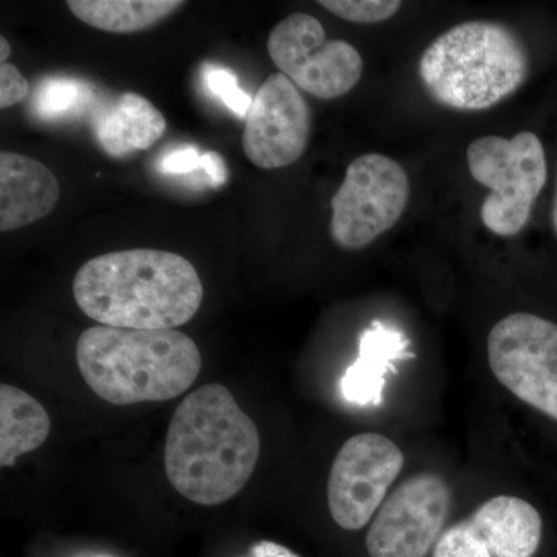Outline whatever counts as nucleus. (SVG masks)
<instances>
[{
	"label": "nucleus",
	"mask_w": 557,
	"mask_h": 557,
	"mask_svg": "<svg viewBox=\"0 0 557 557\" xmlns=\"http://www.w3.org/2000/svg\"><path fill=\"white\" fill-rule=\"evenodd\" d=\"M260 456L255 421L222 384L190 392L168 429L164 469L175 491L194 504L215 507L237 496Z\"/></svg>",
	"instance_id": "obj_1"
},
{
	"label": "nucleus",
	"mask_w": 557,
	"mask_h": 557,
	"mask_svg": "<svg viewBox=\"0 0 557 557\" xmlns=\"http://www.w3.org/2000/svg\"><path fill=\"white\" fill-rule=\"evenodd\" d=\"M208 153H199L196 148H182L171 152L161 161V171L168 174H188L193 171H207Z\"/></svg>",
	"instance_id": "obj_23"
},
{
	"label": "nucleus",
	"mask_w": 557,
	"mask_h": 557,
	"mask_svg": "<svg viewBox=\"0 0 557 557\" xmlns=\"http://www.w3.org/2000/svg\"><path fill=\"white\" fill-rule=\"evenodd\" d=\"M51 421L38 399L10 384L0 386V467L40 448L49 438Z\"/></svg>",
	"instance_id": "obj_16"
},
{
	"label": "nucleus",
	"mask_w": 557,
	"mask_h": 557,
	"mask_svg": "<svg viewBox=\"0 0 557 557\" xmlns=\"http://www.w3.org/2000/svg\"><path fill=\"white\" fill-rule=\"evenodd\" d=\"M89 97L90 90L81 81L47 79L39 86L35 109L44 119H64L70 113L81 110Z\"/></svg>",
	"instance_id": "obj_18"
},
{
	"label": "nucleus",
	"mask_w": 557,
	"mask_h": 557,
	"mask_svg": "<svg viewBox=\"0 0 557 557\" xmlns=\"http://www.w3.org/2000/svg\"><path fill=\"white\" fill-rule=\"evenodd\" d=\"M494 376L520 401L557 420V324L536 314L512 313L487 336Z\"/></svg>",
	"instance_id": "obj_7"
},
{
	"label": "nucleus",
	"mask_w": 557,
	"mask_h": 557,
	"mask_svg": "<svg viewBox=\"0 0 557 557\" xmlns=\"http://www.w3.org/2000/svg\"><path fill=\"white\" fill-rule=\"evenodd\" d=\"M319 5L344 21L379 24L394 17L403 3L399 0H321Z\"/></svg>",
	"instance_id": "obj_19"
},
{
	"label": "nucleus",
	"mask_w": 557,
	"mask_h": 557,
	"mask_svg": "<svg viewBox=\"0 0 557 557\" xmlns=\"http://www.w3.org/2000/svg\"><path fill=\"white\" fill-rule=\"evenodd\" d=\"M468 520L494 557H533L541 545V515L523 498H490Z\"/></svg>",
	"instance_id": "obj_14"
},
{
	"label": "nucleus",
	"mask_w": 557,
	"mask_h": 557,
	"mask_svg": "<svg viewBox=\"0 0 557 557\" xmlns=\"http://www.w3.org/2000/svg\"><path fill=\"white\" fill-rule=\"evenodd\" d=\"M30 94V84L16 65L0 64V108H13Z\"/></svg>",
	"instance_id": "obj_22"
},
{
	"label": "nucleus",
	"mask_w": 557,
	"mask_h": 557,
	"mask_svg": "<svg viewBox=\"0 0 557 557\" xmlns=\"http://www.w3.org/2000/svg\"><path fill=\"white\" fill-rule=\"evenodd\" d=\"M410 341L405 333L388 327L383 321H373L359 336L358 358L341 380V394L357 406L383 405L386 376L397 372L394 364L413 358Z\"/></svg>",
	"instance_id": "obj_13"
},
{
	"label": "nucleus",
	"mask_w": 557,
	"mask_h": 557,
	"mask_svg": "<svg viewBox=\"0 0 557 557\" xmlns=\"http://www.w3.org/2000/svg\"><path fill=\"white\" fill-rule=\"evenodd\" d=\"M553 226H555V231L557 234V188H556V196H555V203H553Z\"/></svg>",
	"instance_id": "obj_26"
},
{
	"label": "nucleus",
	"mask_w": 557,
	"mask_h": 557,
	"mask_svg": "<svg viewBox=\"0 0 557 557\" xmlns=\"http://www.w3.org/2000/svg\"><path fill=\"white\" fill-rule=\"evenodd\" d=\"M434 557H494L468 519L443 531L434 548Z\"/></svg>",
	"instance_id": "obj_20"
},
{
	"label": "nucleus",
	"mask_w": 557,
	"mask_h": 557,
	"mask_svg": "<svg viewBox=\"0 0 557 557\" xmlns=\"http://www.w3.org/2000/svg\"><path fill=\"white\" fill-rule=\"evenodd\" d=\"M467 161L472 178L490 189L480 208L483 225L496 236H518L548 178L541 139L528 131L509 139L482 137L469 145Z\"/></svg>",
	"instance_id": "obj_5"
},
{
	"label": "nucleus",
	"mask_w": 557,
	"mask_h": 557,
	"mask_svg": "<svg viewBox=\"0 0 557 557\" xmlns=\"http://www.w3.org/2000/svg\"><path fill=\"white\" fill-rule=\"evenodd\" d=\"M244 557H300L292 549L284 547V545L276 544V542L262 541L259 544L252 545L249 549V555Z\"/></svg>",
	"instance_id": "obj_24"
},
{
	"label": "nucleus",
	"mask_w": 557,
	"mask_h": 557,
	"mask_svg": "<svg viewBox=\"0 0 557 557\" xmlns=\"http://www.w3.org/2000/svg\"><path fill=\"white\" fill-rule=\"evenodd\" d=\"M11 53V47L9 40L5 38H0V64H5L7 60H9Z\"/></svg>",
	"instance_id": "obj_25"
},
{
	"label": "nucleus",
	"mask_w": 557,
	"mask_h": 557,
	"mask_svg": "<svg viewBox=\"0 0 557 557\" xmlns=\"http://www.w3.org/2000/svg\"><path fill=\"white\" fill-rule=\"evenodd\" d=\"M530 58L507 25L493 21L458 24L429 44L418 75L429 97L445 108L478 112L494 108L523 86Z\"/></svg>",
	"instance_id": "obj_4"
},
{
	"label": "nucleus",
	"mask_w": 557,
	"mask_h": 557,
	"mask_svg": "<svg viewBox=\"0 0 557 557\" xmlns=\"http://www.w3.org/2000/svg\"><path fill=\"white\" fill-rule=\"evenodd\" d=\"M405 467L397 443L375 432L348 438L330 469V515L341 528L358 531L384 504L388 487Z\"/></svg>",
	"instance_id": "obj_9"
},
{
	"label": "nucleus",
	"mask_w": 557,
	"mask_h": 557,
	"mask_svg": "<svg viewBox=\"0 0 557 557\" xmlns=\"http://www.w3.org/2000/svg\"><path fill=\"white\" fill-rule=\"evenodd\" d=\"M409 194L408 174L398 161L381 153L358 157L330 201V236L347 251L369 247L397 225Z\"/></svg>",
	"instance_id": "obj_6"
},
{
	"label": "nucleus",
	"mask_w": 557,
	"mask_h": 557,
	"mask_svg": "<svg viewBox=\"0 0 557 557\" xmlns=\"http://www.w3.org/2000/svg\"><path fill=\"white\" fill-rule=\"evenodd\" d=\"M203 295L193 263L160 249L98 256L84 263L73 278L79 309L108 327L177 329L196 317Z\"/></svg>",
	"instance_id": "obj_2"
},
{
	"label": "nucleus",
	"mask_w": 557,
	"mask_h": 557,
	"mask_svg": "<svg viewBox=\"0 0 557 557\" xmlns=\"http://www.w3.org/2000/svg\"><path fill=\"white\" fill-rule=\"evenodd\" d=\"M166 127L163 113L148 98L134 91L121 95L94 124L98 145L113 159L152 148Z\"/></svg>",
	"instance_id": "obj_15"
},
{
	"label": "nucleus",
	"mask_w": 557,
	"mask_h": 557,
	"mask_svg": "<svg viewBox=\"0 0 557 557\" xmlns=\"http://www.w3.org/2000/svg\"><path fill=\"white\" fill-rule=\"evenodd\" d=\"M81 376L110 405L170 401L188 391L201 370L197 344L178 330L97 325L76 344Z\"/></svg>",
	"instance_id": "obj_3"
},
{
	"label": "nucleus",
	"mask_w": 557,
	"mask_h": 557,
	"mask_svg": "<svg viewBox=\"0 0 557 557\" xmlns=\"http://www.w3.org/2000/svg\"><path fill=\"white\" fill-rule=\"evenodd\" d=\"M203 78L212 95H215L237 116L247 119L252 98L247 91L240 89L236 75L231 70L207 64L203 69Z\"/></svg>",
	"instance_id": "obj_21"
},
{
	"label": "nucleus",
	"mask_w": 557,
	"mask_h": 557,
	"mask_svg": "<svg viewBox=\"0 0 557 557\" xmlns=\"http://www.w3.org/2000/svg\"><path fill=\"white\" fill-rule=\"evenodd\" d=\"M185 5L180 0H69V10L97 30L129 35L148 30Z\"/></svg>",
	"instance_id": "obj_17"
},
{
	"label": "nucleus",
	"mask_w": 557,
	"mask_h": 557,
	"mask_svg": "<svg viewBox=\"0 0 557 557\" xmlns=\"http://www.w3.org/2000/svg\"><path fill=\"white\" fill-rule=\"evenodd\" d=\"M267 49L278 73L319 100H336L354 90L364 70L359 51L346 40H329L310 14L295 13L278 22Z\"/></svg>",
	"instance_id": "obj_8"
},
{
	"label": "nucleus",
	"mask_w": 557,
	"mask_h": 557,
	"mask_svg": "<svg viewBox=\"0 0 557 557\" xmlns=\"http://www.w3.org/2000/svg\"><path fill=\"white\" fill-rule=\"evenodd\" d=\"M450 509L448 483L437 474L413 475L384 502L369 528L370 557H426L443 534Z\"/></svg>",
	"instance_id": "obj_10"
},
{
	"label": "nucleus",
	"mask_w": 557,
	"mask_h": 557,
	"mask_svg": "<svg viewBox=\"0 0 557 557\" xmlns=\"http://www.w3.org/2000/svg\"><path fill=\"white\" fill-rule=\"evenodd\" d=\"M61 188L53 172L30 157L0 153V231L24 228L57 208Z\"/></svg>",
	"instance_id": "obj_12"
},
{
	"label": "nucleus",
	"mask_w": 557,
	"mask_h": 557,
	"mask_svg": "<svg viewBox=\"0 0 557 557\" xmlns=\"http://www.w3.org/2000/svg\"><path fill=\"white\" fill-rule=\"evenodd\" d=\"M310 131L306 98L287 76L273 73L252 98L242 146L255 166L281 170L306 153Z\"/></svg>",
	"instance_id": "obj_11"
}]
</instances>
